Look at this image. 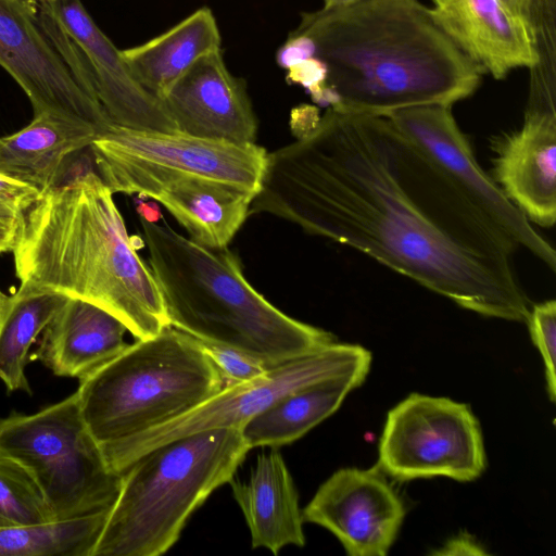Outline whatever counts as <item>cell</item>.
I'll use <instances>...</instances> for the list:
<instances>
[{"label":"cell","mask_w":556,"mask_h":556,"mask_svg":"<svg viewBox=\"0 0 556 556\" xmlns=\"http://www.w3.org/2000/svg\"><path fill=\"white\" fill-rule=\"evenodd\" d=\"M252 213L349 245L465 309L528 318L516 243L387 116L328 108L267 152Z\"/></svg>","instance_id":"obj_1"},{"label":"cell","mask_w":556,"mask_h":556,"mask_svg":"<svg viewBox=\"0 0 556 556\" xmlns=\"http://www.w3.org/2000/svg\"><path fill=\"white\" fill-rule=\"evenodd\" d=\"M294 33L309 37L327 68L315 103L388 116L454 103L478 89L481 70L419 0H362L303 12Z\"/></svg>","instance_id":"obj_2"},{"label":"cell","mask_w":556,"mask_h":556,"mask_svg":"<svg viewBox=\"0 0 556 556\" xmlns=\"http://www.w3.org/2000/svg\"><path fill=\"white\" fill-rule=\"evenodd\" d=\"M113 194L91 169L41 194L17 229L15 274L22 288L90 302L148 339L169 326L165 305Z\"/></svg>","instance_id":"obj_3"},{"label":"cell","mask_w":556,"mask_h":556,"mask_svg":"<svg viewBox=\"0 0 556 556\" xmlns=\"http://www.w3.org/2000/svg\"><path fill=\"white\" fill-rule=\"evenodd\" d=\"M149 265L170 327L203 342L244 352L268 366L337 342L268 302L227 248L202 245L174 229L140 218Z\"/></svg>","instance_id":"obj_4"},{"label":"cell","mask_w":556,"mask_h":556,"mask_svg":"<svg viewBox=\"0 0 556 556\" xmlns=\"http://www.w3.org/2000/svg\"><path fill=\"white\" fill-rule=\"evenodd\" d=\"M250 447L239 427L194 432L146 453L124 472L92 556H159L228 483Z\"/></svg>","instance_id":"obj_5"},{"label":"cell","mask_w":556,"mask_h":556,"mask_svg":"<svg viewBox=\"0 0 556 556\" xmlns=\"http://www.w3.org/2000/svg\"><path fill=\"white\" fill-rule=\"evenodd\" d=\"M226 388L199 341L170 326L136 340L79 381L83 419L101 448L168 422Z\"/></svg>","instance_id":"obj_6"},{"label":"cell","mask_w":556,"mask_h":556,"mask_svg":"<svg viewBox=\"0 0 556 556\" xmlns=\"http://www.w3.org/2000/svg\"><path fill=\"white\" fill-rule=\"evenodd\" d=\"M0 454L29 475L54 520L108 511L121 490L123 473L88 430L76 392L34 414L0 418Z\"/></svg>","instance_id":"obj_7"},{"label":"cell","mask_w":556,"mask_h":556,"mask_svg":"<svg viewBox=\"0 0 556 556\" xmlns=\"http://www.w3.org/2000/svg\"><path fill=\"white\" fill-rule=\"evenodd\" d=\"M371 358V353L362 345L331 343L276 364L257 379L226 387L190 412L101 450L109 466L123 473L138 458L162 444L208 429L241 428L282 396L337 374L370 367Z\"/></svg>","instance_id":"obj_8"},{"label":"cell","mask_w":556,"mask_h":556,"mask_svg":"<svg viewBox=\"0 0 556 556\" xmlns=\"http://www.w3.org/2000/svg\"><path fill=\"white\" fill-rule=\"evenodd\" d=\"M377 466L396 481L476 480L486 467L480 424L465 403L412 393L387 415Z\"/></svg>","instance_id":"obj_9"},{"label":"cell","mask_w":556,"mask_h":556,"mask_svg":"<svg viewBox=\"0 0 556 556\" xmlns=\"http://www.w3.org/2000/svg\"><path fill=\"white\" fill-rule=\"evenodd\" d=\"M38 20L71 73L113 125L178 131L163 102L139 84L122 50L98 27L80 0L38 1Z\"/></svg>","instance_id":"obj_10"},{"label":"cell","mask_w":556,"mask_h":556,"mask_svg":"<svg viewBox=\"0 0 556 556\" xmlns=\"http://www.w3.org/2000/svg\"><path fill=\"white\" fill-rule=\"evenodd\" d=\"M104 181L125 174L195 175L258 193L267 151L181 132L138 130L113 125L89 146Z\"/></svg>","instance_id":"obj_11"},{"label":"cell","mask_w":556,"mask_h":556,"mask_svg":"<svg viewBox=\"0 0 556 556\" xmlns=\"http://www.w3.org/2000/svg\"><path fill=\"white\" fill-rule=\"evenodd\" d=\"M0 65L26 93L34 115L49 113L84 123L99 135L113 126L45 35L38 1L0 0Z\"/></svg>","instance_id":"obj_12"},{"label":"cell","mask_w":556,"mask_h":556,"mask_svg":"<svg viewBox=\"0 0 556 556\" xmlns=\"http://www.w3.org/2000/svg\"><path fill=\"white\" fill-rule=\"evenodd\" d=\"M451 109L444 104L416 105L387 117L420 146L517 247L527 249L555 271L554 248L480 167Z\"/></svg>","instance_id":"obj_13"},{"label":"cell","mask_w":556,"mask_h":556,"mask_svg":"<svg viewBox=\"0 0 556 556\" xmlns=\"http://www.w3.org/2000/svg\"><path fill=\"white\" fill-rule=\"evenodd\" d=\"M405 514L404 502L377 465L337 470L302 509L304 522L327 529L350 556H384Z\"/></svg>","instance_id":"obj_14"},{"label":"cell","mask_w":556,"mask_h":556,"mask_svg":"<svg viewBox=\"0 0 556 556\" xmlns=\"http://www.w3.org/2000/svg\"><path fill=\"white\" fill-rule=\"evenodd\" d=\"M113 193L151 198L163 205L193 241L227 248L250 214L256 193L195 175L125 174L103 181Z\"/></svg>","instance_id":"obj_15"},{"label":"cell","mask_w":556,"mask_h":556,"mask_svg":"<svg viewBox=\"0 0 556 556\" xmlns=\"http://www.w3.org/2000/svg\"><path fill=\"white\" fill-rule=\"evenodd\" d=\"M161 101L181 134L255 143L257 118L247 84L228 71L222 49L200 58Z\"/></svg>","instance_id":"obj_16"},{"label":"cell","mask_w":556,"mask_h":556,"mask_svg":"<svg viewBox=\"0 0 556 556\" xmlns=\"http://www.w3.org/2000/svg\"><path fill=\"white\" fill-rule=\"evenodd\" d=\"M493 179L531 223L556 222V112L526 110L521 128L492 143Z\"/></svg>","instance_id":"obj_17"},{"label":"cell","mask_w":556,"mask_h":556,"mask_svg":"<svg viewBox=\"0 0 556 556\" xmlns=\"http://www.w3.org/2000/svg\"><path fill=\"white\" fill-rule=\"evenodd\" d=\"M434 18L458 48L495 79L536 62L531 29L498 0H441Z\"/></svg>","instance_id":"obj_18"},{"label":"cell","mask_w":556,"mask_h":556,"mask_svg":"<svg viewBox=\"0 0 556 556\" xmlns=\"http://www.w3.org/2000/svg\"><path fill=\"white\" fill-rule=\"evenodd\" d=\"M127 331L108 311L68 298L41 332L29 359L40 362L58 377L80 381L128 345Z\"/></svg>","instance_id":"obj_19"},{"label":"cell","mask_w":556,"mask_h":556,"mask_svg":"<svg viewBox=\"0 0 556 556\" xmlns=\"http://www.w3.org/2000/svg\"><path fill=\"white\" fill-rule=\"evenodd\" d=\"M242 510L254 548L277 555L288 545H305L299 493L277 447L257 455L248 479L228 482Z\"/></svg>","instance_id":"obj_20"},{"label":"cell","mask_w":556,"mask_h":556,"mask_svg":"<svg viewBox=\"0 0 556 556\" xmlns=\"http://www.w3.org/2000/svg\"><path fill=\"white\" fill-rule=\"evenodd\" d=\"M99 132L91 126L42 113L21 130L0 137V174L40 195L60 184L70 156L89 148Z\"/></svg>","instance_id":"obj_21"},{"label":"cell","mask_w":556,"mask_h":556,"mask_svg":"<svg viewBox=\"0 0 556 556\" xmlns=\"http://www.w3.org/2000/svg\"><path fill=\"white\" fill-rule=\"evenodd\" d=\"M370 367H358L302 387L241 426L252 450L293 443L332 415L348 394L366 380Z\"/></svg>","instance_id":"obj_22"},{"label":"cell","mask_w":556,"mask_h":556,"mask_svg":"<svg viewBox=\"0 0 556 556\" xmlns=\"http://www.w3.org/2000/svg\"><path fill=\"white\" fill-rule=\"evenodd\" d=\"M222 49L213 12L200 8L162 35L122 55L139 84L160 100L203 55Z\"/></svg>","instance_id":"obj_23"},{"label":"cell","mask_w":556,"mask_h":556,"mask_svg":"<svg viewBox=\"0 0 556 556\" xmlns=\"http://www.w3.org/2000/svg\"><path fill=\"white\" fill-rule=\"evenodd\" d=\"M67 300L60 293L22 287L9 295L0 325V380L8 392L31 394L26 377L29 349Z\"/></svg>","instance_id":"obj_24"},{"label":"cell","mask_w":556,"mask_h":556,"mask_svg":"<svg viewBox=\"0 0 556 556\" xmlns=\"http://www.w3.org/2000/svg\"><path fill=\"white\" fill-rule=\"evenodd\" d=\"M108 513L0 528V556H92Z\"/></svg>","instance_id":"obj_25"},{"label":"cell","mask_w":556,"mask_h":556,"mask_svg":"<svg viewBox=\"0 0 556 556\" xmlns=\"http://www.w3.org/2000/svg\"><path fill=\"white\" fill-rule=\"evenodd\" d=\"M556 0H532L531 29L536 62L527 110L556 112Z\"/></svg>","instance_id":"obj_26"},{"label":"cell","mask_w":556,"mask_h":556,"mask_svg":"<svg viewBox=\"0 0 556 556\" xmlns=\"http://www.w3.org/2000/svg\"><path fill=\"white\" fill-rule=\"evenodd\" d=\"M51 520L52 513L29 475L0 454V528Z\"/></svg>","instance_id":"obj_27"},{"label":"cell","mask_w":556,"mask_h":556,"mask_svg":"<svg viewBox=\"0 0 556 556\" xmlns=\"http://www.w3.org/2000/svg\"><path fill=\"white\" fill-rule=\"evenodd\" d=\"M531 340L544 362L546 389L552 402L556 397V302L544 301L531 306L526 320Z\"/></svg>","instance_id":"obj_28"},{"label":"cell","mask_w":556,"mask_h":556,"mask_svg":"<svg viewBox=\"0 0 556 556\" xmlns=\"http://www.w3.org/2000/svg\"><path fill=\"white\" fill-rule=\"evenodd\" d=\"M199 343L220 371L226 387L257 379L271 367L244 352L231 348L203 341H199Z\"/></svg>","instance_id":"obj_29"},{"label":"cell","mask_w":556,"mask_h":556,"mask_svg":"<svg viewBox=\"0 0 556 556\" xmlns=\"http://www.w3.org/2000/svg\"><path fill=\"white\" fill-rule=\"evenodd\" d=\"M39 197L31 187L0 174V226L18 228Z\"/></svg>","instance_id":"obj_30"},{"label":"cell","mask_w":556,"mask_h":556,"mask_svg":"<svg viewBox=\"0 0 556 556\" xmlns=\"http://www.w3.org/2000/svg\"><path fill=\"white\" fill-rule=\"evenodd\" d=\"M327 68L317 56L309 58L287 70V80L307 90L313 101L325 87Z\"/></svg>","instance_id":"obj_31"},{"label":"cell","mask_w":556,"mask_h":556,"mask_svg":"<svg viewBox=\"0 0 556 556\" xmlns=\"http://www.w3.org/2000/svg\"><path fill=\"white\" fill-rule=\"evenodd\" d=\"M313 56H315L313 40L305 35L291 31L279 48L276 61L280 67L288 70Z\"/></svg>","instance_id":"obj_32"},{"label":"cell","mask_w":556,"mask_h":556,"mask_svg":"<svg viewBox=\"0 0 556 556\" xmlns=\"http://www.w3.org/2000/svg\"><path fill=\"white\" fill-rule=\"evenodd\" d=\"M319 116L318 110L312 105L294 108L290 115V128L296 139L304 137L314 126Z\"/></svg>","instance_id":"obj_33"},{"label":"cell","mask_w":556,"mask_h":556,"mask_svg":"<svg viewBox=\"0 0 556 556\" xmlns=\"http://www.w3.org/2000/svg\"><path fill=\"white\" fill-rule=\"evenodd\" d=\"M483 549H480L478 543L469 536L458 535L453 538L444 546V549L440 554H484Z\"/></svg>","instance_id":"obj_34"},{"label":"cell","mask_w":556,"mask_h":556,"mask_svg":"<svg viewBox=\"0 0 556 556\" xmlns=\"http://www.w3.org/2000/svg\"><path fill=\"white\" fill-rule=\"evenodd\" d=\"M515 17L531 29L532 0H498ZM532 31V29H531Z\"/></svg>","instance_id":"obj_35"},{"label":"cell","mask_w":556,"mask_h":556,"mask_svg":"<svg viewBox=\"0 0 556 556\" xmlns=\"http://www.w3.org/2000/svg\"><path fill=\"white\" fill-rule=\"evenodd\" d=\"M148 198L138 195L136 199V211L140 218L149 223H157L162 218L160 203L155 200L146 201Z\"/></svg>","instance_id":"obj_36"},{"label":"cell","mask_w":556,"mask_h":556,"mask_svg":"<svg viewBox=\"0 0 556 556\" xmlns=\"http://www.w3.org/2000/svg\"><path fill=\"white\" fill-rule=\"evenodd\" d=\"M18 228L0 226V253L12 252Z\"/></svg>","instance_id":"obj_37"},{"label":"cell","mask_w":556,"mask_h":556,"mask_svg":"<svg viewBox=\"0 0 556 556\" xmlns=\"http://www.w3.org/2000/svg\"><path fill=\"white\" fill-rule=\"evenodd\" d=\"M324 8H336V7H345L350 4L357 3L362 0H323Z\"/></svg>","instance_id":"obj_38"},{"label":"cell","mask_w":556,"mask_h":556,"mask_svg":"<svg viewBox=\"0 0 556 556\" xmlns=\"http://www.w3.org/2000/svg\"><path fill=\"white\" fill-rule=\"evenodd\" d=\"M8 299H9V295H5V294L0 290V325H1V321H2L3 316H4V313H5Z\"/></svg>","instance_id":"obj_39"},{"label":"cell","mask_w":556,"mask_h":556,"mask_svg":"<svg viewBox=\"0 0 556 556\" xmlns=\"http://www.w3.org/2000/svg\"><path fill=\"white\" fill-rule=\"evenodd\" d=\"M434 4L439 3L441 0H432Z\"/></svg>","instance_id":"obj_40"},{"label":"cell","mask_w":556,"mask_h":556,"mask_svg":"<svg viewBox=\"0 0 556 556\" xmlns=\"http://www.w3.org/2000/svg\"><path fill=\"white\" fill-rule=\"evenodd\" d=\"M35 1H46V0H35Z\"/></svg>","instance_id":"obj_41"}]
</instances>
